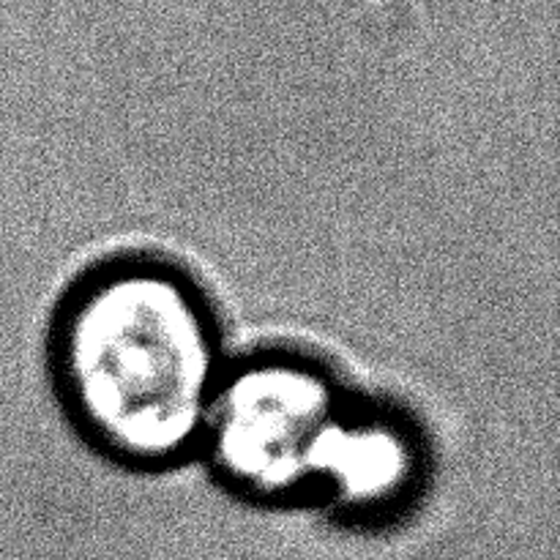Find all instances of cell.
Returning <instances> with one entry per match:
<instances>
[{
	"label": "cell",
	"instance_id": "1",
	"mask_svg": "<svg viewBox=\"0 0 560 560\" xmlns=\"http://www.w3.org/2000/svg\"><path fill=\"white\" fill-rule=\"evenodd\" d=\"M202 295L151 262L107 268L60 317L58 377L82 430L113 457L164 465L202 441L222 386Z\"/></svg>",
	"mask_w": 560,
	"mask_h": 560
},
{
	"label": "cell",
	"instance_id": "2",
	"mask_svg": "<svg viewBox=\"0 0 560 560\" xmlns=\"http://www.w3.org/2000/svg\"><path fill=\"white\" fill-rule=\"evenodd\" d=\"M348 408L317 364L257 359L222 377L202 441L233 487L257 498L290 495L317 485Z\"/></svg>",
	"mask_w": 560,
	"mask_h": 560
},
{
	"label": "cell",
	"instance_id": "3",
	"mask_svg": "<svg viewBox=\"0 0 560 560\" xmlns=\"http://www.w3.org/2000/svg\"><path fill=\"white\" fill-rule=\"evenodd\" d=\"M419 457L399 421L348 408L323 457L317 485L348 509H383L413 485Z\"/></svg>",
	"mask_w": 560,
	"mask_h": 560
}]
</instances>
